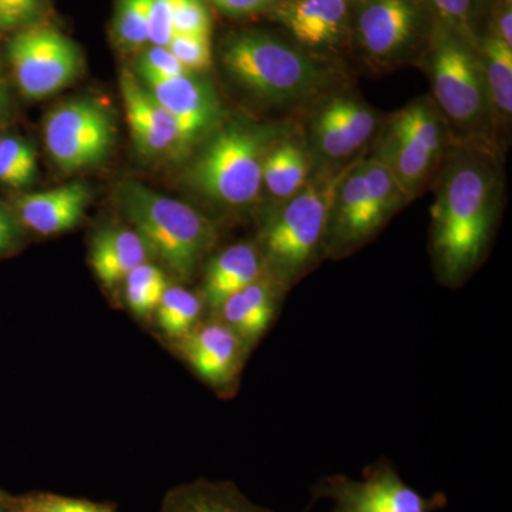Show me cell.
Segmentation results:
<instances>
[{
  "mask_svg": "<svg viewBox=\"0 0 512 512\" xmlns=\"http://www.w3.org/2000/svg\"><path fill=\"white\" fill-rule=\"evenodd\" d=\"M484 33L498 37L512 47V0H490Z\"/></svg>",
  "mask_w": 512,
  "mask_h": 512,
  "instance_id": "obj_36",
  "label": "cell"
},
{
  "mask_svg": "<svg viewBox=\"0 0 512 512\" xmlns=\"http://www.w3.org/2000/svg\"><path fill=\"white\" fill-rule=\"evenodd\" d=\"M150 0H119L114 16L113 36L121 52L133 53L148 43Z\"/></svg>",
  "mask_w": 512,
  "mask_h": 512,
  "instance_id": "obj_28",
  "label": "cell"
},
{
  "mask_svg": "<svg viewBox=\"0 0 512 512\" xmlns=\"http://www.w3.org/2000/svg\"><path fill=\"white\" fill-rule=\"evenodd\" d=\"M174 35L210 36L212 19L204 0H170Z\"/></svg>",
  "mask_w": 512,
  "mask_h": 512,
  "instance_id": "obj_30",
  "label": "cell"
},
{
  "mask_svg": "<svg viewBox=\"0 0 512 512\" xmlns=\"http://www.w3.org/2000/svg\"><path fill=\"white\" fill-rule=\"evenodd\" d=\"M208 2H211L212 5H217L218 2H220V0H208Z\"/></svg>",
  "mask_w": 512,
  "mask_h": 512,
  "instance_id": "obj_39",
  "label": "cell"
},
{
  "mask_svg": "<svg viewBox=\"0 0 512 512\" xmlns=\"http://www.w3.org/2000/svg\"><path fill=\"white\" fill-rule=\"evenodd\" d=\"M437 20L429 0H353L349 42L370 67L420 62Z\"/></svg>",
  "mask_w": 512,
  "mask_h": 512,
  "instance_id": "obj_8",
  "label": "cell"
},
{
  "mask_svg": "<svg viewBox=\"0 0 512 512\" xmlns=\"http://www.w3.org/2000/svg\"><path fill=\"white\" fill-rule=\"evenodd\" d=\"M8 57L20 93L30 100L60 92L82 69L72 40L47 26L20 30L9 42Z\"/></svg>",
  "mask_w": 512,
  "mask_h": 512,
  "instance_id": "obj_11",
  "label": "cell"
},
{
  "mask_svg": "<svg viewBox=\"0 0 512 512\" xmlns=\"http://www.w3.org/2000/svg\"><path fill=\"white\" fill-rule=\"evenodd\" d=\"M352 161L322 168L301 191L281 202L266 218L258 247L264 256L266 272L285 291H291L326 258L330 211L340 181Z\"/></svg>",
  "mask_w": 512,
  "mask_h": 512,
  "instance_id": "obj_2",
  "label": "cell"
},
{
  "mask_svg": "<svg viewBox=\"0 0 512 512\" xmlns=\"http://www.w3.org/2000/svg\"><path fill=\"white\" fill-rule=\"evenodd\" d=\"M225 73L264 103L293 106L318 96L329 74L311 52L264 30H242L221 46Z\"/></svg>",
  "mask_w": 512,
  "mask_h": 512,
  "instance_id": "obj_4",
  "label": "cell"
},
{
  "mask_svg": "<svg viewBox=\"0 0 512 512\" xmlns=\"http://www.w3.org/2000/svg\"><path fill=\"white\" fill-rule=\"evenodd\" d=\"M427 69L431 100L446 121L453 146L495 148V120L477 43L437 23L420 60Z\"/></svg>",
  "mask_w": 512,
  "mask_h": 512,
  "instance_id": "obj_3",
  "label": "cell"
},
{
  "mask_svg": "<svg viewBox=\"0 0 512 512\" xmlns=\"http://www.w3.org/2000/svg\"><path fill=\"white\" fill-rule=\"evenodd\" d=\"M22 510L25 512H114L106 504L56 494H39L30 497L23 503Z\"/></svg>",
  "mask_w": 512,
  "mask_h": 512,
  "instance_id": "obj_32",
  "label": "cell"
},
{
  "mask_svg": "<svg viewBox=\"0 0 512 512\" xmlns=\"http://www.w3.org/2000/svg\"><path fill=\"white\" fill-rule=\"evenodd\" d=\"M89 202V187L73 183L19 195L15 200V210L25 227L40 235H56L76 227Z\"/></svg>",
  "mask_w": 512,
  "mask_h": 512,
  "instance_id": "obj_19",
  "label": "cell"
},
{
  "mask_svg": "<svg viewBox=\"0 0 512 512\" xmlns=\"http://www.w3.org/2000/svg\"><path fill=\"white\" fill-rule=\"evenodd\" d=\"M10 109V93L8 84L0 77V121L5 119Z\"/></svg>",
  "mask_w": 512,
  "mask_h": 512,
  "instance_id": "obj_38",
  "label": "cell"
},
{
  "mask_svg": "<svg viewBox=\"0 0 512 512\" xmlns=\"http://www.w3.org/2000/svg\"><path fill=\"white\" fill-rule=\"evenodd\" d=\"M174 37L170 0H150L148 10V43L167 47Z\"/></svg>",
  "mask_w": 512,
  "mask_h": 512,
  "instance_id": "obj_34",
  "label": "cell"
},
{
  "mask_svg": "<svg viewBox=\"0 0 512 512\" xmlns=\"http://www.w3.org/2000/svg\"><path fill=\"white\" fill-rule=\"evenodd\" d=\"M268 15L308 52L349 42L350 0H281Z\"/></svg>",
  "mask_w": 512,
  "mask_h": 512,
  "instance_id": "obj_16",
  "label": "cell"
},
{
  "mask_svg": "<svg viewBox=\"0 0 512 512\" xmlns=\"http://www.w3.org/2000/svg\"><path fill=\"white\" fill-rule=\"evenodd\" d=\"M450 133L430 96L420 97L396 111L382 126L372 156L382 161L410 201L436 177Z\"/></svg>",
  "mask_w": 512,
  "mask_h": 512,
  "instance_id": "obj_9",
  "label": "cell"
},
{
  "mask_svg": "<svg viewBox=\"0 0 512 512\" xmlns=\"http://www.w3.org/2000/svg\"><path fill=\"white\" fill-rule=\"evenodd\" d=\"M286 133L272 124L222 121L188 168L187 183L220 207H249L261 195L265 158Z\"/></svg>",
  "mask_w": 512,
  "mask_h": 512,
  "instance_id": "obj_5",
  "label": "cell"
},
{
  "mask_svg": "<svg viewBox=\"0 0 512 512\" xmlns=\"http://www.w3.org/2000/svg\"><path fill=\"white\" fill-rule=\"evenodd\" d=\"M265 271L264 256L258 245L251 242L231 245L208 262L200 295L202 302L215 313L229 296L252 284Z\"/></svg>",
  "mask_w": 512,
  "mask_h": 512,
  "instance_id": "obj_20",
  "label": "cell"
},
{
  "mask_svg": "<svg viewBox=\"0 0 512 512\" xmlns=\"http://www.w3.org/2000/svg\"><path fill=\"white\" fill-rule=\"evenodd\" d=\"M116 195L148 254L160 259L180 281L191 279L217 242L214 224L185 202L158 194L137 181H124Z\"/></svg>",
  "mask_w": 512,
  "mask_h": 512,
  "instance_id": "obj_6",
  "label": "cell"
},
{
  "mask_svg": "<svg viewBox=\"0 0 512 512\" xmlns=\"http://www.w3.org/2000/svg\"><path fill=\"white\" fill-rule=\"evenodd\" d=\"M43 0H0V30L28 25L39 15Z\"/></svg>",
  "mask_w": 512,
  "mask_h": 512,
  "instance_id": "obj_35",
  "label": "cell"
},
{
  "mask_svg": "<svg viewBox=\"0 0 512 512\" xmlns=\"http://www.w3.org/2000/svg\"><path fill=\"white\" fill-rule=\"evenodd\" d=\"M161 512H275L249 500L229 481L197 480L165 497ZM305 512H309L306 510Z\"/></svg>",
  "mask_w": 512,
  "mask_h": 512,
  "instance_id": "obj_23",
  "label": "cell"
},
{
  "mask_svg": "<svg viewBox=\"0 0 512 512\" xmlns=\"http://www.w3.org/2000/svg\"><path fill=\"white\" fill-rule=\"evenodd\" d=\"M123 282L128 308L136 313L138 318H146L156 312L168 286L164 272L158 266L147 262L137 266Z\"/></svg>",
  "mask_w": 512,
  "mask_h": 512,
  "instance_id": "obj_27",
  "label": "cell"
},
{
  "mask_svg": "<svg viewBox=\"0 0 512 512\" xmlns=\"http://www.w3.org/2000/svg\"><path fill=\"white\" fill-rule=\"evenodd\" d=\"M495 127H507L512 116V47L503 40L483 33L477 40Z\"/></svg>",
  "mask_w": 512,
  "mask_h": 512,
  "instance_id": "obj_24",
  "label": "cell"
},
{
  "mask_svg": "<svg viewBox=\"0 0 512 512\" xmlns=\"http://www.w3.org/2000/svg\"><path fill=\"white\" fill-rule=\"evenodd\" d=\"M138 76L154 74L161 77L183 76L192 73L175 59L167 47L151 46L138 56L136 63Z\"/></svg>",
  "mask_w": 512,
  "mask_h": 512,
  "instance_id": "obj_33",
  "label": "cell"
},
{
  "mask_svg": "<svg viewBox=\"0 0 512 512\" xmlns=\"http://www.w3.org/2000/svg\"><path fill=\"white\" fill-rule=\"evenodd\" d=\"M148 249L133 229H101L93 237L90 262L101 284L113 288L137 266L146 264Z\"/></svg>",
  "mask_w": 512,
  "mask_h": 512,
  "instance_id": "obj_21",
  "label": "cell"
},
{
  "mask_svg": "<svg viewBox=\"0 0 512 512\" xmlns=\"http://www.w3.org/2000/svg\"><path fill=\"white\" fill-rule=\"evenodd\" d=\"M22 239V222L15 211L0 202V255L12 251Z\"/></svg>",
  "mask_w": 512,
  "mask_h": 512,
  "instance_id": "obj_37",
  "label": "cell"
},
{
  "mask_svg": "<svg viewBox=\"0 0 512 512\" xmlns=\"http://www.w3.org/2000/svg\"><path fill=\"white\" fill-rule=\"evenodd\" d=\"M0 140H2V137H0Z\"/></svg>",
  "mask_w": 512,
  "mask_h": 512,
  "instance_id": "obj_42",
  "label": "cell"
},
{
  "mask_svg": "<svg viewBox=\"0 0 512 512\" xmlns=\"http://www.w3.org/2000/svg\"><path fill=\"white\" fill-rule=\"evenodd\" d=\"M177 340L178 352L195 375L218 392L234 389L249 352L234 330L214 318L198 323Z\"/></svg>",
  "mask_w": 512,
  "mask_h": 512,
  "instance_id": "obj_15",
  "label": "cell"
},
{
  "mask_svg": "<svg viewBox=\"0 0 512 512\" xmlns=\"http://www.w3.org/2000/svg\"><path fill=\"white\" fill-rule=\"evenodd\" d=\"M22 512H25V511L22 510Z\"/></svg>",
  "mask_w": 512,
  "mask_h": 512,
  "instance_id": "obj_44",
  "label": "cell"
},
{
  "mask_svg": "<svg viewBox=\"0 0 512 512\" xmlns=\"http://www.w3.org/2000/svg\"><path fill=\"white\" fill-rule=\"evenodd\" d=\"M46 150L64 171L99 164L109 156L114 126L109 111L94 100H70L47 113L43 121Z\"/></svg>",
  "mask_w": 512,
  "mask_h": 512,
  "instance_id": "obj_12",
  "label": "cell"
},
{
  "mask_svg": "<svg viewBox=\"0 0 512 512\" xmlns=\"http://www.w3.org/2000/svg\"><path fill=\"white\" fill-rule=\"evenodd\" d=\"M204 306L197 293L168 285L156 309L158 325L170 338H183L201 322Z\"/></svg>",
  "mask_w": 512,
  "mask_h": 512,
  "instance_id": "obj_25",
  "label": "cell"
},
{
  "mask_svg": "<svg viewBox=\"0 0 512 512\" xmlns=\"http://www.w3.org/2000/svg\"><path fill=\"white\" fill-rule=\"evenodd\" d=\"M167 49L192 73L202 72L211 67L210 36L174 35Z\"/></svg>",
  "mask_w": 512,
  "mask_h": 512,
  "instance_id": "obj_31",
  "label": "cell"
},
{
  "mask_svg": "<svg viewBox=\"0 0 512 512\" xmlns=\"http://www.w3.org/2000/svg\"><path fill=\"white\" fill-rule=\"evenodd\" d=\"M379 127V116L372 107L349 94H336L313 113L309 151L319 158L322 168L338 167L359 153Z\"/></svg>",
  "mask_w": 512,
  "mask_h": 512,
  "instance_id": "obj_13",
  "label": "cell"
},
{
  "mask_svg": "<svg viewBox=\"0 0 512 512\" xmlns=\"http://www.w3.org/2000/svg\"><path fill=\"white\" fill-rule=\"evenodd\" d=\"M320 500L329 501V512H439L448 504L443 493L426 497L410 487L387 458L367 466L360 480L345 474L320 478L311 504Z\"/></svg>",
  "mask_w": 512,
  "mask_h": 512,
  "instance_id": "obj_10",
  "label": "cell"
},
{
  "mask_svg": "<svg viewBox=\"0 0 512 512\" xmlns=\"http://www.w3.org/2000/svg\"><path fill=\"white\" fill-rule=\"evenodd\" d=\"M350 2H353V0H350Z\"/></svg>",
  "mask_w": 512,
  "mask_h": 512,
  "instance_id": "obj_43",
  "label": "cell"
},
{
  "mask_svg": "<svg viewBox=\"0 0 512 512\" xmlns=\"http://www.w3.org/2000/svg\"><path fill=\"white\" fill-rule=\"evenodd\" d=\"M120 89L137 150L148 157L170 150L180 151L177 124L147 87L138 82L136 74L124 69Z\"/></svg>",
  "mask_w": 512,
  "mask_h": 512,
  "instance_id": "obj_17",
  "label": "cell"
},
{
  "mask_svg": "<svg viewBox=\"0 0 512 512\" xmlns=\"http://www.w3.org/2000/svg\"><path fill=\"white\" fill-rule=\"evenodd\" d=\"M0 500H2V495H0Z\"/></svg>",
  "mask_w": 512,
  "mask_h": 512,
  "instance_id": "obj_41",
  "label": "cell"
},
{
  "mask_svg": "<svg viewBox=\"0 0 512 512\" xmlns=\"http://www.w3.org/2000/svg\"><path fill=\"white\" fill-rule=\"evenodd\" d=\"M0 72H2V66H0ZM0 77H2V76H0Z\"/></svg>",
  "mask_w": 512,
  "mask_h": 512,
  "instance_id": "obj_40",
  "label": "cell"
},
{
  "mask_svg": "<svg viewBox=\"0 0 512 512\" xmlns=\"http://www.w3.org/2000/svg\"><path fill=\"white\" fill-rule=\"evenodd\" d=\"M437 23L468 42L483 35L490 0H429Z\"/></svg>",
  "mask_w": 512,
  "mask_h": 512,
  "instance_id": "obj_26",
  "label": "cell"
},
{
  "mask_svg": "<svg viewBox=\"0 0 512 512\" xmlns=\"http://www.w3.org/2000/svg\"><path fill=\"white\" fill-rule=\"evenodd\" d=\"M410 202L375 156L352 161L340 181L326 232L325 256L339 259L365 247Z\"/></svg>",
  "mask_w": 512,
  "mask_h": 512,
  "instance_id": "obj_7",
  "label": "cell"
},
{
  "mask_svg": "<svg viewBox=\"0 0 512 512\" xmlns=\"http://www.w3.org/2000/svg\"><path fill=\"white\" fill-rule=\"evenodd\" d=\"M140 79L177 124L181 153L205 140L222 123L217 93L197 74L175 77L143 74Z\"/></svg>",
  "mask_w": 512,
  "mask_h": 512,
  "instance_id": "obj_14",
  "label": "cell"
},
{
  "mask_svg": "<svg viewBox=\"0 0 512 512\" xmlns=\"http://www.w3.org/2000/svg\"><path fill=\"white\" fill-rule=\"evenodd\" d=\"M286 292L265 271L252 284L229 296L214 313L215 318L234 330L251 350L271 328Z\"/></svg>",
  "mask_w": 512,
  "mask_h": 512,
  "instance_id": "obj_18",
  "label": "cell"
},
{
  "mask_svg": "<svg viewBox=\"0 0 512 512\" xmlns=\"http://www.w3.org/2000/svg\"><path fill=\"white\" fill-rule=\"evenodd\" d=\"M36 174V154L28 141L18 137L0 140V183L12 188L26 187Z\"/></svg>",
  "mask_w": 512,
  "mask_h": 512,
  "instance_id": "obj_29",
  "label": "cell"
},
{
  "mask_svg": "<svg viewBox=\"0 0 512 512\" xmlns=\"http://www.w3.org/2000/svg\"><path fill=\"white\" fill-rule=\"evenodd\" d=\"M311 170V151L302 138L288 131L265 158L262 188L281 204L302 190L311 178Z\"/></svg>",
  "mask_w": 512,
  "mask_h": 512,
  "instance_id": "obj_22",
  "label": "cell"
},
{
  "mask_svg": "<svg viewBox=\"0 0 512 512\" xmlns=\"http://www.w3.org/2000/svg\"><path fill=\"white\" fill-rule=\"evenodd\" d=\"M453 147L436 174L430 229L434 272L448 288L463 285L483 264L503 197L495 148Z\"/></svg>",
  "mask_w": 512,
  "mask_h": 512,
  "instance_id": "obj_1",
  "label": "cell"
}]
</instances>
